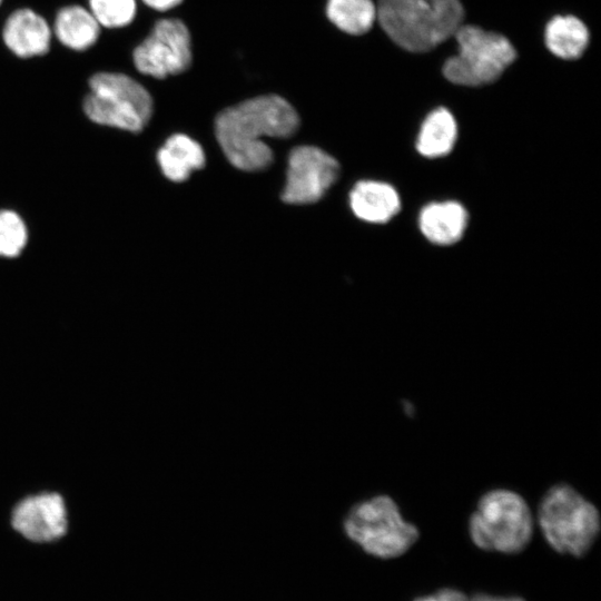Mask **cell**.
Returning <instances> with one entry per match:
<instances>
[{
    "instance_id": "cell-1",
    "label": "cell",
    "mask_w": 601,
    "mask_h": 601,
    "mask_svg": "<svg viewBox=\"0 0 601 601\" xmlns=\"http://www.w3.org/2000/svg\"><path fill=\"white\" fill-rule=\"evenodd\" d=\"M299 127L294 107L278 95L244 100L220 111L215 135L227 160L245 171L266 169L273 150L264 138H288Z\"/></svg>"
},
{
    "instance_id": "cell-2",
    "label": "cell",
    "mask_w": 601,
    "mask_h": 601,
    "mask_svg": "<svg viewBox=\"0 0 601 601\" xmlns=\"http://www.w3.org/2000/svg\"><path fill=\"white\" fill-rule=\"evenodd\" d=\"M538 521L546 542L559 553L582 556L600 531V513L581 492L556 483L542 495Z\"/></svg>"
},
{
    "instance_id": "cell-3",
    "label": "cell",
    "mask_w": 601,
    "mask_h": 601,
    "mask_svg": "<svg viewBox=\"0 0 601 601\" xmlns=\"http://www.w3.org/2000/svg\"><path fill=\"white\" fill-rule=\"evenodd\" d=\"M342 526L349 541L381 559L404 554L420 536L417 528L404 519L396 501L387 494H376L352 505Z\"/></svg>"
},
{
    "instance_id": "cell-4",
    "label": "cell",
    "mask_w": 601,
    "mask_h": 601,
    "mask_svg": "<svg viewBox=\"0 0 601 601\" xmlns=\"http://www.w3.org/2000/svg\"><path fill=\"white\" fill-rule=\"evenodd\" d=\"M469 533L480 549L519 553L532 538L533 515L519 492L492 489L479 497L469 520Z\"/></svg>"
},
{
    "instance_id": "cell-5",
    "label": "cell",
    "mask_w": 601,
    "mask_h": 601,
    "mask_svg": "<svg viewBox=\"0 0 601 601\" xmlns=\"http://www.w3.org/2000/svg\"><path fill=\"white\" fill-rule=\"evenodd\" d=\"M454 37L459 52L443 65V75L452 83L467 87L492 83L516 58V50L506 37L477 26L462 24Z\"/></svg>"
},
{
    "instance_id": "cell-6",
    "label": "cell",
    "mask_w": 601,
    "mask_h": 601,
    "mask_svg": "<svg viewBox=\"0 0 601 601\" xmlns=\"http://www.w3.org/2000/svg\"><path fill=\"white\" fill-rule=\"evenodd\" d=\"M83 102L88 118L96 124L138 132L152 115L148 90L124 73L99 72L89 80Z\"/></svg>"
},
{
    "instance_id": "cell-7",
    "label": "cell",
    "mask_w": 601,
    "mask_h": 601,
    "mask_svg": "<svg viewBox=\"0 0 601 601\" xmlns=\"http://www.w3.org/2000/svg\"><path fill=\"white\" fill-rule=\"evenodd\" d=\"M132 59L139 72L154 78L186 71L193 60L187 26L175 18L157 21L148 37L135 48Z\"/></svg>"
},
{
    "instance_id": "cell-8",
    "label": "cell",
    "mask_w": 601,
    "mask_h": 601,
    "mask_svg": "<svg viewBox=\"0 0 601 601\" xmlns=\"http://www.w3.org/2000/svg\"><path fill=\"white\" fill-rule=\"evenodd\" d=\"M376 20L395 45L410 52H426L442 43L430 0H377Z\"/></svg>"
},
{
    "instance_id": "cell-9",
    "label": "cell",
    "mask_w": 601,
    "mask_h": 601,
    "mask_svg": "<svg viewBox=\"0 0 601 601\" xmlns=\"http://www.w3.org/2000/svg\"><path fill=\"white\" fill-rule=\"evenodd\" d=\"M339 174L337 160L314 146L294 148L287 161L283 201L294 205L319 200L336 181Z\"/></svg>"
},
{
    "instance_id": "cell-10",
    "label": "cell",
    "mask_w": 601,
    "mask_h": 601,
    "mask_svg": "<svg viewBox=\"0 0 601 601\" xmlns=\"http://www.w3.org/2000/svg\"><path fill=\"white\" fill-rule=\"evenodd\" d=\"M11 524L27 540L45 543L67 532V510L58 493H42L22 500L13 510Z\"/></svg>"
},
{
    "instance_id": "cell-11",
    "label": "cell",
    "mask_w": 601,
    "mask_h": 601,
    "mask_svg": "<svg viewBox=\"0 0 601 601\" xmlns=\"http://www.w3.org/2000/svg\"><path fill=\"white\" fill-rule=\"evenodd\" d=\"M50 38L46 20L30 9L14 11L3 28L7 47L21 58L45 55L49 50Z\"/></svg>"
},
{
    "instance_id": "cell-12",
    "label": "cell",
    "mask_w": 601,
    "mask_h": 601,
    "mask_svg": "<svg viewBox=\"0 0 601 601\" xmlns=\"http://www.w3.org/2000/svg\"><path fill=\"white\" fill-rule=\"evenodd\" d=\"M349 206L359 219L383 224L400 211L401 200L393 186L383 181L362 180L349 193Z\"/></svg>"
},
{
    "instance_id": "cell-13",
    "label": "cell",
    "mask_w": 601,
    "mask_h": 601,
    "mask_svg": "<svg viewBox=\"0 0 601 601\" xmlns=\"http://www.w3.org/2000/svg\"><path fill=\"white\" fill-rule=\"evenodd\" d=\"M469 221L466 209L457 201H439L426 205L420 213L418 226L424 237L433 244L447 246L461 239Z\"/></svg>"
},
{
    "instance_id": "cell-14",
    "label": "cell",
    "mask_w": 601,
    "mask_h": 601,
    "mask_svg": "<svg viewBox=\"0 0 601 601\" xmlns=\"http://www.w3.org/2000/svg\"><path fill=\"white\" fill-rule=\"evenodd\" d=\"M157 160L166 178L181 183L205 166L206 157L196 140L184 134H175L158 150Z\"/></svg>"
},
{
    "instance_id": "cell-15",
    "label": "cell",
    "mask_w": 601,
    "mask_h": 601,
    "mask_svg": "<svg viewBox=\"0 0 601 601\" xmlns=\"http://www.w3.org/2000/svg\"><path fill=\"white\" fill-rule=\"evenodd\" d=\"M546 48L554 56L573 60L580 58L589 45V30L574 16H555L544 31Z\"/></svg>"
},
{
    "instance_id": "cell-16",
    "label": "cell",
    "mask_w": 601,
    "mask_h": 601,
    "mask_svg": "<svg viewBox=\"0 0 601 601\" xmlns=\"http://www.w3.org/2000/svg\"><path fill=\"white\" fill-rule=\"evenodd\" d=\"M457 138L454 116L444 107L432 110L424 119L416 139L417 151L427 158L447 155Z\"/></svg>"
},
{
    "instance_id": "cell-17",
    "label": "cell",
    "mask_w": 601,
    "mask_h": 601,
    "mask_svg": "<svg viewBox=\"0 0 601 601\" xmlns=\"http://www.w3.org/2000/svg\"><path fill=\"white\" fill-rule=\"evenodd\" d=\"M55 32L66 47L85 50L96 42L99 36V23L85 8L71 6L58 12Z\"/></svg>"
},
{
    "instance_id": "cell-18",
    "label": "cell",
    "mask_w": 601,
    "mask_h": 601,
    "mask_svg": "<svg viewBox=\"0 0 601 601\" xmlns=\"http://www.w3.org/2000/svg\"><path fill=\"white\" fill-rule=\"evenodd\" d=\"M326 16L341 31L361 36L376 21V3L373 0H327Z\"/></svg>"
},
{
    "instance_id": "cell-19",
    "label": "cell",
    "mask_w": 601,
    "mask_h": 601,
    "mask_svg": "<svg viewBox=\"0 0 601 601\" xmlns=\"http://www.w3.org/2000/svg\"><path fill=\"white\" fill-rule=\"evenodd\" d=\"M27 227L14 211H0V256L16 257L26 246Z\"/></svg>"
},
{
    "instance_id": "cell-20",
    "label": "cell",
    "mask_w": 601,
    "mask_h": 601,
    "mask_svg": "<svg viewBox=\"0 0 601 601\" xmlns=\"http://www.w3.org/2000/svg\"><path fill=\"white\" fill-rule=\"evenodd\" d=\"M89 4L98 23L107 28L127 26L136 14L135 0H89Z\"/></svg>"
},
{
    "instance_id": "cell-21",
    "label": "cell",
    "mask_w": 601,
    "mask_h": 601,
    "mask_svg": "<svg viewBox=\"0 0 601 601\" xmlns=\"http://www.w3.org/2000/svg\"><path fill=\"white\" fill-rule=\"evenodd\" d=\"M434 9L441 42L454 37L464 20V8L460 0H430Z\"/></svg>"
},
{
    "instance_id": "cell-22",
    "label": "cell",
    "mask_w": 601,
    "mask_h": 601,
    "mask_svg": "<svg viewBox=\"0 0 601 601\" xmlns=\"http://www.w3.org/2000/svg\"><path fill=\"white\" fill-rule=\"evenodd\" d=\"M415 601H469V599L457 590L444 589L435 594L418 598Z\"/></svg>"
},
{
    "instance_id": "cell-23",
    "label": "cell",
    "mask_w": 601,
    "mask_h": 601,
    "mask_svg": "<svg viewBox=\"0 0 601 601\" xmlns=\"http://www.w3.org/2000/svg\"><path fill=\"white\" fill-rule=\"evenodd\" d=\"M148 7L158 10L166 11L178 6L183 0H142Z\"/></svg>"
},
{
    "instance_id": "cell-24",
    "label": "cell",
    "mask_w": 601,
    "mask_h": 601,
    "mask_svg": "<svg viewBox=\"0 0 601 601\" xmlns=\"http://www.w3.org/2000/svg\"><path fill=\"white\" fill-rule=\"evenodd\" d=\"M469 601H524L521 598H496L491 597L486 594H477L474 595L472 599H469Z\"/></svg>"
},
{
    "instance_id": "cell-25",
    "label": "cell",
    "mask_w": 601,
    "mask_h": 601,
    "mask_svg": "<svg viewBox=\"0 0 601 601\" xmlns=\"http://www.w3.org/2000/svg\"><path fill=\"white\" fill-rule=\"evenodd\" d=\"M0 2H1V0H0Z\"/></svg>"
}]
</instances>
